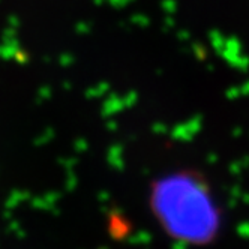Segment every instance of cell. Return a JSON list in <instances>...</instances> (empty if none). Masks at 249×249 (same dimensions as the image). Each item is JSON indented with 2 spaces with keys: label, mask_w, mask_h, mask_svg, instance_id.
I'll list each match as a JSON object with an SVG mask.
<instances>
[]
</instances>
